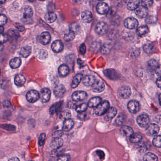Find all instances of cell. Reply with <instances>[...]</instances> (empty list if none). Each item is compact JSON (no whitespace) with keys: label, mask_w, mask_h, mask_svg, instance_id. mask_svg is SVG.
<instances>
[{"label":"cell","mask_w":161,"mask_h":161,"mask_svg":"<svg viewBox=\"0 0 161 161\" xmlns=\"http://www.w3.org/2000/svg\"><path fill=\"white\" fill-rule=\"evenodd\" d=\"M21 64V60L18 57H15L11 60L10 62V66L13 69L18 68Z\"/></svg>","instance_id":"83f0119b"},{"label":"cell","mask_w":161,"mask_h":161,"mask_svg":"<svg viewBox=\"0 0 161 161\" xmlns=\"http://www.w3.org/2000/svg\"><path fill=\"white\" fill-rule=\"evenodd\" d=\"M125 116L123 114L119 115L116 119L115 123L117 125L121 126L124 123L125 120Z\"/></svg>","instance_id":"60d3db41"},{"label":"cell","mask_w":161,"mask_h":161,"mask_svg":"<svg viewBox=\"0 0 161 161\" xmlns=\"http://www.w3.org/2000/svg\"><path fill=\"white\" fill-rule=\"evenodd\" d=\"M69 159H70L69 155L63 154L58 156L57 161H69Z\"/></svg>","instance_id":"ee69618b"},{"label":"cell","mask_w":161,"mask_h":161,"mask_svg":"<svg viewBox=\"0 0 161 161\" xmlns=\"http://www.w3.org/2000/svg\"><path fill=\"white\" fill-rule=\"evenodd\" d=\"M63 134V131L61 130L56 131L53 134V137L54 138H61Z\"/></svg>","instance_id":"7dc6e473"},{"label":"cell","mask_w":161,"mask_h":161,"mask_svg":"<svg viewBox=\"0 0 161 161\" xmlns=\"http://www.w3.org/2000/svg\"><path fill=\"white\" fill-rule=\"evenodd\" d=\"M137 121L138 124L142 128H147L149 126L150 119L147 114H143L138 116Z\"/></svg>","instance_id":"3957f363"},{"label":"cell","mask_w":161,"mask_h":161,"mask_svg":"<svg viewBox=\"0 0 161 161\" xmlns=\"http://www.w3.org/2000/svg\"><path fill=\"white\" fill-rule=\"evenodd\" d=\"M86 92L83 91H78L74 92L72 95V100L76 102L81 101L85 99L87 97Z\"/></svg>","instance_id":"9c48e42d"},{"label":"cell","mask_w":161,"mask_h":161,"mask_svg":"<svg viewBox=\"0 0 161 161\" xmlns=\"http://www.w3.org/2000/svg\"><path fill=\"white\" fill-rule=\"evenodd\" d=\"M51 92L49 89L43 88L41 90L40 94V98L43 103H47L48 102L51 97Z\"/></svg>","instance_id":"8fae6325"},{"label":"cell","mask_w":161,"mask_h":161,"mask_svg":"<svg viewBox=\"0 0 161 161\" xmlns=\"http://www.w3.org/2000/svg\"><path fill=\"white\" fill-rule=\"evenodd\" d=\"M108 30V25L104 21H100L95 26V31L98 35L102 36L106 33Z\"/></svg>","instance_id":"8992f818"},{"label":"cell","mask_w":161,"mask_h":161,"mask_svg":"<svg viewBox=\"0 0 161 161\" xmlns=\"http://www.w3.org/2000/svg\"><path fill=\"white\" fill-rule=\"evenodd\" d=\"M7 21V18L5 15L1 14L0 17V25L1 26H3L5 25Z\"/></svg>","instance_id":"f907efd6"},{"label":"cell","mask_w":161,"mask_h":161,"mask_svg":"<svg viewBox=\"0 0 161 161\" xmlns=\"http://www.w3.org/2000/svg\"><path fill=\"white\" fill-rule=\"evenodd\" d=\"M153 144L157 147H161V136L155 137L153 140Z\"/></svg>","instance_id":"b9f144b4"},{"label":"cell","mask_w":161,"mask_h":161,"mask_svg":"<svg viewBox=\"0 0 161 161\" xmlns=\"http://www.w3.org/2000/svg\"><path fill=\"white\" fill-rule=\"evenodd\" d=\"M128 109L130 113L136 114L140 110V105L137 101L132 100L128 103Z\"/></svg>","instance_id":"5b68a950"},{"label":"cell","mask_w":161,"mask_h":161,"mask_svg":"<svg viewBox=\"0 0 161 161\" xmlns=\"http://www.w3.org/2000/svg\"><path fill=\"white\" fill-rule=\"evenodd\" d=\"M3 106L5 107H9L11 106V104L10 102L8 101H6L5 102H3Z\"/></svg>","instance_id":"6125c7cd"},{"label":"cell","mask_w":161,"mask_h":161,"mask_svg":"<svg viewBox=\"0 0 161 161\" xmlns=\"http://www.w3.org/2000/svg\"><path fill=\"white\" fill-rule=\"evenodd\" d=\"M62 105H63V102H59L52 105L49 110L50 114H53L55 113H57L58 111H59L61 109Z\"/></svg>","instance_id":"1f68e13d"},{"label":"cell","mask_w":161,"mask_h":161,"mask_svg":"<svg viewBox=\"0 0 161 161\" xmlns=\"http://www.w3.org/2000/svg\"><path fill=\"white\" fill-rule=\"evenodd\" d=\"M105 85L104 82L100 79H96L95 83L92 85V90L94 92L100 93L104 91Z\"/></svg>","instance_id":"9a60e30c"},{"label":"cell","mask_w":161,"mask_h":161,"mask_svg":"<svg viewBox=\"0 0 161 161\" xmlns=\"http://www.w3.org/2000/svg\"><path fill=\"white\" fill-rule=\"evenodd\" d=\"M46 134L45 133H42L40 135L39 137V140H38L39 146H43L44 145L45 140H46Z\"/></svg>","instance_id":"bcb514c9"},{"label":"cell","mask_w":161,"mask_h":161,"mask_svg":"<svg viewBox=\"0 0 161 161\" xmlns=\"http://www.w3.org/2000/svg\"><path fill=\"white\" fill-rule=\"evenodd\" d=\"M143 159L144 161H158L157 157L151 153H148L145 154Z\"/></svg>","instance_id":"e575fe53"},{"label":"cell","mask_w":161,"mask_h":161,"mask_svg":"<svg viewBox=\"0 0 161 161\" xmlns=\"http://www.w3.org/2000/svg\"><path fill=\"white\" fill-rule=\"evenodd\" d=\"M102 102V99L101 97H93L90 99L88 102V106L90 108H96Z\"/></svg>","instance_id":"44dd1931"},{"label":"cell","mask_w":161,"mask_h":161,"mask_svg":"<svg viewBox=\"0 0 161 161\" xmlns=\"http://www.w3.org/2000/svg\"><path fill=\"white\" fill-rule=\"evenodd\" d=\"M10 37L12 38H18L19 35L18 33L15 30L13 29H10L8 32V35Z\"/></svg>","instance_id":"7bdbcfd3"},{"label":"cell","mask_w":161,"mask_h":161,"mask_svg":"<svg viewBox=\"0 0 161 161\" xmlns=\"http://www.w3.org/2000/svg\"><path fill=\"white\" fill-rule=\"evenodd\" d=\"M79 51L80 53L82 54H84L86 52V47L84 43H82L79 47Z\"/></svg>","instance_id":"11a10c76"},{"label":"cell","mask_w":161,"mask_h":161,"mask_svg":"<svg viewBox=\"0 0 161 161\" xmlns=\"http://www.w3.org/2000/svg\"><path fill=\"white\" fill-rule=\"evenodd\" d=\"M159 65L158 62L155 59L150 60L148 63V67L152 70H155Z\"/></svg>","instance_id":"ab89813d"},{"label":"cell","mask_w":161,"mask_h":161,"mask_svg":"<svg viewBox=\"0 0 161 161\" xmlns=\"http://www.w3.org/2000/svg\"><path fill=\"white\" fill-rule=\"evenodd\" d=\"M48 53L47 51L44 50H41L38 53V57L41 60H44L47 57Z\"/></svg>","instance_id":"f6af8a7d"},{"label":"cell","mask_w":161,"mask_h":161,"mask_svg":"<svg viewBox=\"0 0 161 161\" xmlns=\"http://www.w3.org/2000/svg\"><path fill=\"white\" fill-rule=\"evenodd\" d=\"M51 48L53 52L55 53H59L62 52L64 48L63 43L60 40H55L53 43Z\"/></svg>","instance_id":"4fadbf2b"},{"label":"cell","mask_w":161,"mask_h":161,"mask_svg":"<svg viewBox=\"0 0 161 161\" xmlns=\"http://www.w3.org/2000/svg\"><path fill=\"white\" fill-rule=\"evenodd\" d=\"M69 69L68 66L66 64H62L60 66L58 69V73L60 76L65 77L68 75Z\"/></svg>","instance_id":"4316f807"},{"label":"cell","mask_w":161,"mask_h":161,"mask_svg":"<svg viewBox=\"0 0 161 161\" xmlns=\"http://www.w3.org/2000/svg\"><path fill=\"white\" fill-rule=\"evenodd\" d=\"M159 127L156 124L149 125L147 128V132L150 135L155 136L159 132Z\"/></svg>","instance_id":"ac0fdd59"},{"label":"cell","mask_w":161,"mask_h":161,"mask_svg":"<svg viewBox=\"0 0 161 161\" xmlns=\"http://www.w3.org/2000/svg\"><path fill=\"white\" fill-rule=\"evenodd\" d=\"M135 13L140 18L147 17L148 13V8L144 6H140L135 10Z\"/></svg>","instance_id":"5bb4252c"},{"label":"cell","mask_w":161,"mask_h":161,"mask_svg":"<svg viewBox=\"0 0 161 161\" xmlns=\"http://www.w3.org/2000/svg\"><path fill=\"white\" fill-rule=\"evenodd\" d=\"M96 11L100 14H105L109 11V7L105 2H99L96 6Z\"/></svg>","instance_id":"30bf717a"},{"label":"cell","mask_w":161,"mask_h":161,"mask_svg":"<svg viewBox=\"0 0 161 161\" xmlns=\"http://www.w3.org/2000/svg\"><path fill=\"white\" fill-rule=\"evenodd\" d=\"M83 78V75L80 73L77 74L73 78L72 81V89L77 88L78 85L80 83Z\"/></svg>","instance_id":"f546056e"},{"label":"cell","mask_w":161,"mask_h":161,"mask_svg":"<svg viewBox=\"0 0 161 161\" xmlns=\"http://www.w3.org/2000/svg\"><path fill=\"white\" fill-rule=\"evenodd\" d=\"M95 153L101 161H103L105 158V153L104 152L101 150H97L95 151Z\"/></svg>","instance_id":"c3c4849f"},{"label":"cell","mask_w":161,"mask_h":161,"mask_svg":"<svg viewBox=\"0 0 161 161\" xmlns=\"http://www.w3.org/2000/svg\"><path fill=\"white\" fill-rule=\"evenodd\" d=\"M76 34L73 31L69 29V31L67 33L65 34L64 36V39L66 42H70L72 41L75 37Z\"/></svg>","instance_id":"d590c367"},{"label":"cell","mask_w":161,"mask_h":161,"mask_svg":"<svg viewBox=\"0 0 161 161\" xmlns=\"http://www.w3.org/2000/svg\"><path fill=\"white\" fill-rule=\"evenodd\" d=\"M140 2L138 0H131L127 5V8L130 11L136 10L140 5Z\"/></svg>","instance_id":"d6a6232c"},{"label":"cell","mask_w":161,"mask_h":161,"mask_svg":"<svg viewBox=\"0 0 161 161\" xmlns=\"http://www.w3.org/2000/svg\"><path fill=\"white\" fill-rule=\"evenodd\" d=\"M66 92V89L63 85H57L53 89L54 95L58 98H61L64 96Z\"/></svg>","instance_id":"7c38bea8"},{"label":"cell","mask_w":161,"mask_h":161,"mask_svg":"<svg viewBox=\"0 0 161 161\" xmlns=\"http://www.w3.org/2000/svg\"><path fill=\"white\" fill-rule=\"evenodd\" d=\"M110 109V104L107 101H102L95 108V113L97 116H101L105 114Z\"/></svg>","instance_id":"6da1fadb"},{"label":"cell","mask_w":161,"mask_h":161,"mask_svg":"<svg viewBox=\"0 0 161 161\" xmlns=\"http://www.w3.org/2000/svg\"><path fill=\"white\" fill-rule=\"evenodd\" d=\"M155 72L157 76L161 77V65H158V67L155 69Z\"/></svg>","instance_id":"6f0895ef"},{"label":"cell","mask_w":161,"mask_h":161,"mask_svg":"<svg viewBox=\"0 0 161 161\" xmlns=\"http://www.w3.org/2000/svg\"><path fill=\"white\" fill-rule=\"evenodd\" d=\"M149 32V28L146 25H143L138 27L137 29V33L140 37H143L148 33Z\"/></svg>","instance_id":"4dcf8cb0"},{"label":"cell","mask_w":161,"mask_h":161,"mask_svg":"<svg viewBox=\"0 0 161 161\" xmlns=\"http://www.w3.org/2000/svg\"><path fill=\"white\" fill-rule=\"evenodd\" d=\"M25 82H26V79L22 75H17L14 78V83L18 87H21L24 85Z\"/></svg>","instance_id":"484cf974"},{"label":"cell","mask_w":161,"mask_h":161,"mask_svg":"<svg viewBox=\"0 0 161 161\" xmlns=\"http://www.w3.org/2000/svg\"><path fill=\"white\" fill-rule=\"evenodd\" d=\"M31 53V48L29 46H25L21 48L19 54L22 57L27 58L29 56Z\"/></svg>","instance_id":"603a6c76"},{"label":"cell","mask_w":161,"mask_h":161,"mask_svg":"<svg viewBox=\"0 0 161 161\" xmlns=\"http://www.w3.org/2000/svg\"><path fill=\"white\" fill-rule=\"evenodd\" d=\"M156 21V18L155 17L153 16H149L146 19V22L148 24L155 23Z\"/></svg>","instance_id":"681fc988"},{"label":"cell","mask_w":161,"mask_h":161,"mask_svg":"<svg viewBox=\"0 0 161 161\" xmlns=\"http://www.w3.org/2000/svg\"><path fill=\"white\" fill-rule=\"evenodd\" d=\"M155 121L156 122H157L160 124H161V115H157L155 118Z\"/></svg>","instance_id":"91938a15"},{"label":"cell","mask_w":161,"mask_h":161,"mask_svg":"<svg viewBox=\"0 0 161 161\" xmlns=\"http://www.w3.org/2000/svg\"><path fill=\"white\" fill-rule=\"evenodd\" d=\"M119 95L123 99H128L130 96L131 91L130 87L127 85H123L119 89Z\"/></svg>","instance_id":"52a82bcc"},{"label":"cell","mask_w":161,"mask_h":161,"mask_svg":"<svg viewBox=\"0 0 161 161\" xmlns=\"http://www.w3.org/2000/svg\"><path fill=\"white\" fill-rule=\"evenodd\" d=\"M104 74L106 77L111 80H117L120 78V74L115 69H105Z\"/></svg>","instance_id":"ba28073f"},{"label":"cell","mask_w":161,"mask_h":161,"mask_svg":"<svg viewBox=\"0 0 161 161\" xmlns=\"http://www.w3.org/2000/svg\"><path fill=\"white\" fill-rule=\"evenodd\" d=\"M159 103H160V105H161V94L159 96Z\"/></svg>","instance_id":"03108f58"},{"label":"cell","mask_w":161,"mask_h":161,"mask_svg":"<svg viewBox=\"0 0 161 161\" xmlns=\"http://www.w3.org/2000/svg\"><path fill=\"white\" fill-rule=\"evenodd\" d=\"M63 144V140L61 138H54L50 143V147L53 150H57L61 148Z\"/></svg>","instance_id":"e0dca14e"},{"label":"cell","mask_w":161,"mask_h":161,"mask_svg":"<svg viewBox=\"0 0 161 161\" xmlns=\"http://www.w3.org/2000/svg\"><path fill=\"white\" fill-rule=\"evenodd\" d=\"M78 119L81 121H84L85 120H87L88 118V115L86 113H79V114L78 115Z\"/></svg>","instance_id":"f5cc1de1"},{"label":"cell","mask_w":161,"mask_h":161,"mask_svg":"<svg viewBox=\"0 0 161 161\" xmlns=\"http://www.w3.org/2000/svg\"><path fill=\"white\" fill-rule=\"evenodd\" d=\"M142 140V136L140 133H135L130 137V141L133 143H139Z\"/></svg>","instance_id":"8d00e7d4"},{"label":"cell","mask_w":161,"mask_h":161,"mask_svg":"<svg viewBox=\"0 0 161 161\" xmlns=\"http://www.w3.org/2000/svg\"></svg>","instance_id":"003e7915"},{"label":"cell","mask_w":161,"mask_h":161,"mask_svg":"<svg viewBox=\"0 0 161 161\" xmlns=\"http://www.w3.org/2000/svg\"><path fill=\"white\" fill-rule=\"evenodd\" d=\"M156 84L159 88L161 89V77L158 78L156 81Z\"/></svg>","instance_id":"94428289"},{"label":"cell","mask_w":161,"mask_h":161,"mask_svg":"<svg viewBox=\"0 0 161 161\" xmlns=\"http://www.w3.org/2000/svg\"><path fill=\"white\" fill-rule=\"evenodd\" d=\"M0 31H1V34H2L3 31H4V28H3V27H2V26H1Z\"/></svg>","instance_id":"e7e4bbea"},{"label":"cell","mask_w":161,"mask_h":161,"mask_svg":"<svg viewBox=\"0 0 161 161\" xmlns=\"http://www.w3.org/2000/svg\"><path fill=\"white\" fill-rule=\"evenodd\" d=\"M70 114L69 111H63L62 113V115L63 117H64L65 118V120L69 119V117H70Z\"/></svg>","instance_id":"9f6ffc18"},{"label":"cell","mask_w":161,"mask_h":161,"mask_svg":"<svg viewBox=\"0 0 161 161\" xmlns=\"http://www.w3.org/2000/svg\"><path fill=\"white\" fill-rule=\"evenodd\" d=\"M153 2L152 1H141L142 5L148 7L151 6Z\"/></svg>","instance_id":"db71d44e"},{"label":"cell","mask_w":161,"mask_h":161,"mask_svg":"<svg viewBox=\"0 0 161 161\" xmlns=\"http://www.w3.org/2000/svg\"><path fill=\"white\" fill-rule=\"evenodd\" d=\"M40 97V95L38 92L34 90H29L26 94V99L29 103H35Z\"/></svg>","instance_id":"7a4b0ae2"},{"label":"cell","mask_w":161,"mask_h":161,"mask_svg":"<svg viewBox=\"0 0 161 161\" xmlns=\"http://www.w3.org/2000/svg\"><path fill=\"white\" fill-rule=\"evenodd\" d=\"M8 40V35L5 34H1V37H0V42L1 44L6 42Z\"/></svg>","instance_id":"816d5d0a"},{"label":"cell","mask_w":161,"mask_h":161,"mask_svg":"<svg viewBox=\"0 0 161 161\" xmlns=\"http://www.w3.org/2000/svg\"><path fill=\"white\" fill-rule=\"evenodd\" d=\"M124 25L126 28L129 29H134L136 28L138 25V22L137 19L133 17L127 18L124 22Z\"/></svg>","instance_id":"277c9868"},{"label":"cell","mask_w":161,"mask_h":161,"mask_svg":"<svg viewBox=\"0 0 161 161\" xmlns=\"http://www.w3.org/2000/svg\"><path fill=\"white\" fill-rule=\"evenodd\" d=\"M51 38V35L48 32H43L39 36L38 40L40 43L43 45H47L50 43Z\"/></svg>","instance_id":"2e32d148"},{"label":"cell","mask_w":161,"mask_h":161,"mask_svg":"<svg viewBox=\"0 0 161 161\" xmlns=\"http://www.w3.org/2000/svg\"><path fill=\"white\" fill-rule=\"evenodd\" d=\"M74 125V122L72 119H67L64 121L63 125V130L64 131H68L70 130Z\"/></svg>","instance_id":"cb8c5ba5"},{"label":"cell","mask_w":161,"mask_h":161,"mask_svg":"<svg viewBox=\"0 0 161 161\" xmlns=\"http://www.w3.org/2000/svg\"><path fill=\"white\" fill-rule=\"evenodd\" d=\"M96 79L92 75H87L83 79V83L85 86L90 87L95 83Z\"/></svg>","instance_id":"ffe728a7"},{"label":"cell","mask_w":161,"mask_h":161,"mask_svg":"<svg viewBox=\"0 0 161 161\" xmlns=\"http://www.w3.org/2000/svg\"><path fill=\"white\" fill-rule=\"evenodd\" d=\"M15 25L16 27L17 28L18 30L19 31L22 32L24 31L25 28H24L23 26L21 25V24H19V23H16Z\"/></svg>","instance_id":"680465c9"},{"label":"cell","mask_w":161,"mask_h":161,"mask_svg":"<svg viewBox=\"0 0 161 161\" xmlns=\"http://www.w3.org/2000/svg\"><path fill=\"white\" fill-rule=\"evenodd\" d=\"M123 133L127 137H131L134 134L132 128L127 126H124L122 128Z\"/></svg>","instance_id":"f35d334b"},{"label":"cell","mask_w":161,"mask_h":161,"mask_svg":"<svg viewBox=\"0 0 161 161\" xmlns=\"http://www.w3.org/2000/svg\"><path fill=\"white\" fill-rule=\"evenodd\" d=\"M117 114V110L114 107H111L108 110L107 113L105 114L104 119L105 120L109 121L111 120Z\"/></svg>","instance_id":"d6986e66"},{"label":"cell","mask_w":161,"mask_h":161,"mask_svg":"<svg viewBox=\"0 0 161 161\" xmlns=\"http://www.w3.org/2000/svg\"><path fill=\"white\" fill-rule=\"evenodd\" d=\"M81 18L84 22L89 23L92 21L93 15L89 11H85L81 14Z\"/></svg>","instance_id":"7402d4cb"},{"label":"cell","mask_w":161,"mask_h":161,"mask_svg":"<svg viewBox=\"0 0 161 161\" xmlns=\"http://www.w3.org/2000/svg\"><path fill=\"white\" fill-rule=\"evenodd\" d=\"M9 161H20L19 159L16 157H13L12 158H11L9 159Z\"/></svg>","instance_id":"be15d7a7"},{"label":"cell","mask_w":161,"mask_h":161,"mask_svg":"<svg viewBox=\"0 0 161 161\" xmlns=\"http://www.w3.org/2000/svg\"><path fill=\"white\" fill-rule=\"evenodd\" d=\"M57 15L55 12L50 11L47 13L45 16V19L48 23H53L56 20Z\"/></svg>","instance_id":"836d02e7"},{"label":"cell","mask_w":161,"mask_h":161,"mask_svg":"<svg viewBox=\"0 0 161 161\" xmlns=\"http://www.w3.org/2000/svg\"><path fill=\"white\" fill-rule=\"evenodd\" d=\"M143 50L146 53L150 54L155 52L156 50V47L153 43H148L144 44Z\"/></svg>","instance_id":"f1b7e54d"},{"label":"cell","mask_w":161,"mask_h":161,"mask_svg":"<svg viewBox=\"0 0 161 161\" xmlns=\"http://www.w3.org/2000/svg\"><path fill=\"white\" fill-rule=\"evenodd\" d=\"M88 104L86 103H83L81 105H79L78 106H76L75 108V110L78 113H82L85 112V111L87 110L88 109Z\"/></svg>","instance_id":"74e56055"},{"label":"cell","mask_w":161,"mask_h":161,"mask_svg":"<svg viewBox=\"0 0 161 161\" xmlns=\"http://www.w3.org/2000/svg\"><path fill=\"white\" fill-rule=\"evenodd\" d=\"M33 14V10L31 7L26 6L23 10V18L26 20H28L32 17Z\"/></svg>","instance_id":"d4e9b609"}]
</instances>
